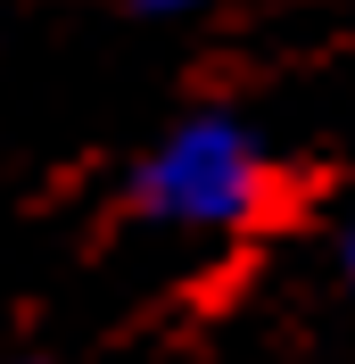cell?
<instances>
[{
	"instance_id": "1",
	"label": "cell",
	"mask_w": 355,
	"mask_h": 364,
	"mask_svg": "<svg viewBox=\"0 0 355 364\" xmlns=\"http://www.w3.org/2000/svg\"><path fill=\"white\" fill-rule=\"evenodd\" d=\"M265 191H273V166L256 149V133L231 116L174 124L133 174V207L174 232H240L265 215Z\"/></svg>"
},
{
	"instance_id": "2",
	"label": "cell",
	"mask_w": 355,
	"mask_h": 364,
	"mask_svg": "<svg viewBox=\"0 0 355 364\" xmlns=\"http://www.w3.org/2000/svg\"><path fill=\"white\" fill-rule=\"evenodd\" d=\"M149 17H174V9H207V0H141Z\"/></svg>"
},
{
	"instance_id": "3",
	"label": "cell",
	"mask_w": 355,
	"mask_h": 364,
	"mask_svg": "<svg viewBox=\"0 0 355 364\" xmlns=\"http://www.w3.org/2000/svg\"><path fill=\"white\" fill-rule=\"evenodd\" d=\"M347 273H355V224H347Z\"/></svg>"
}]
</instances>
